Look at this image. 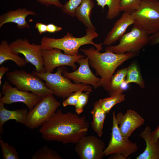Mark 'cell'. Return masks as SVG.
<instances>
[{
  "label": "cell",
  "instance_id": "6da1fadb",
  "mask_svg": "<svg viewBox=\"0 0 159 159\" xmlns=\"http://www.w3.org/2000/svg\"><path fill=\"white\" fill-rule=\"evenodd\" d=\"M89 127L85 116L70 112L64 113L59 110L41 127L39 132L46 141L76 144L87 135Z\"/></svg>",
  "mask_w": 159,
  "mask_h": 159
},
{
  "label": "cell",
  "instance_id": "7a4b0ae2",
  "mask_svg": "<svg viewBox=\"0 0 159 159\" xmlns=\"http://www.w3.org/2000/svg\"><path fill=\"white\" fill-rule=\"evenodd\" d=\"M80 50L88 58L89 64L95 70L96 75L100 77V85L106 91L117 68L136 55L135 53L132 52L123 54H117L109 51L100 53L93 47Z\"/></svg>",
  "mask_w": 159,
  "mask_h": 159
},
{
  "label": "cell",
  "instance_id": "3957f363",
  "mask_svg": "<svg viewBox=\"0 0 159 159\" xmlns=\"http://www.w3.org/2000/svg\"><path fill=\"white\" fill-rule=\"evenodd\" d=\"M86 31V34L81 37H75L69 32L63 37L59 39L43 37L41 41V48L48 50L57 48L63 51L65 54L76 56L81 46L91 44L100 51L102 49V44H97L93 41L94 38L98 37V34L95 31L88 28Z\"/></svg>",
  "mask_w": 159,
  "mask_h": 159
},
{
  "label": "cell",
  "instance_id": "277c9868",
  "mask_svg": "<svg viewBox=\"0 0 159 159\" xmlns=\"http://www.w3.org/2000/svg\"><path fill=\"white\" fill-rule=\"evenodd\" d=\"M134 24L151 35L159 31V1L141 0L139 7L131 14Z\"/></svg>",
  "mask_w": 159,
  "mask_h": 159
},
{
  "label": "cell",
  "instance_id": "5b68a950",
  "mask_svg": "<svg viewBox=\"0 0 159 159\" xmlns=\"http://www.w3.org/2000/svg\"><path fill=\"white\" fill-rule=\"evenodd\" d=\"M7 80L18 90L31 92L41 97L54 92L47 87L42 80L38 76L22 69H15L6 74Z\"/></svg>",
  "mask_w": 159,
  "mask_h": 159
},
{
  "label": "cell",
  "instance_id": "8992f818",
  "mask_svg": "<svg viewBox=\"0 0 159 159\" xmlns=\"http://www.w3.org/2000/svg\"><path fill=\"white\" fill-rule=\"evenodd\" d=\"M65 69V66H62L58 67L55 73L39 72L34 70L32 73L44 81L46 87L53 91L54 95L64 100L85 85L72 83L70 79L63 76L62 73Z\"/></svg>",
  "mask_w": 159,
  "mask_h": 159
},
{
  "label": "cell",
  "instance_id": "52a82bcc",
  "mask_svg": "<svg viewBox=\"0 0 159 159\" xmlns=\"http://www.w3.org/2000/svg\"><path fill=\"white\" fill-rule=\"evenodd\" d=\"M53 95L41 97L33 108L29 111L26 118L27 127L33 129L41 127L55 113L61 104Z\"/></svg>",
  "mask_w": 159,
  "mask_h": 159
},
{
  "label": "cell",
  "instance_id": "ba28073f",
  "mask_svg": "<svg viewBox=\"0 0 159 159\" xmlns=\"http://www.w3.org/2000/svg\"><path fill=\"white\" fill-rule=\"evenodd\" d=\"M148 36L143 30L133 24L131 31L124 34L120 38L118 45L108 46L105 51L117 54L129 52L135 53L148 43Z\"/></svg>",
  "mask_w": 159,
  "mask_h": 159
},
{
  "label": "cell",
  "instance_id": "9c48e42d",
  "mask_svg": "<svg viewBox=\"0 0 159 159\" xmlns=\"http://www.w3.org/2000/svg\"><path fill=\"white\" fill-rule=\"evenodd\" d=\"M112 126L111 138L107 146L104 151L105 156L120 153L127 158L136 152L138 147L135 143L131 142L128 138L123 136L119 129V119L115 111L112 113Z\"/></svg>",
  "mask_w": 159,
  "mask_h": 159
},
{
  "label": "cell",
  "instance_id": "30bf717a",
  "mask_svg": "<svg viewBox=\"0 0 159 159\" xmlns=\"http://www.w3.org/2000/svg\"><path fill=\"white\" fill-rule=\"evenodd\" d=\"M9 45L12 52L18 55L19 53L23 54L26 61L34 66L36 72H44L40 44H31L28 39L24 38L17 39Z\"/></svg>",
  "mask_w": 159,
  "mask_h": 159
},
{
  "label": "cell",
  "instance_id": "8fae6325",
  "mask_svg": "<svg viewBox=\"0 0 159 159\" xmlns=\"http://www.w3.org/2000/svg\"><path fill=\"white\" fill-rule=\"evenodd\" d=\"M75 151L81 159H102L105 143L94 135H86L75 144Z\"/></svg>",
  "mask_w": 159,
  "mask_h": 159
},
{
  "label": "cell",
  "instance_id": "7c38bea8",
  "mask_svg": "<svg viewBox=\"0 0 159 159\" xmlns=\"http://www.w3.org/2000/svg\"><path fill=\"white\" fill-rule=\"evenodd\" d=\"M42 54L43 58L44 71L45 72H52L56 67L62 66L71 67L74 70L77 66L75 64L79 59L85 57L82 55L78 54L76 56H72L63 54L61 50L56 48L48 50L42 49Z\"/></svg>",
  "mask_w": 159,
  "mask_h": 159
},
{
  "label": "cell",
  "instance_id": "4fadbf2b",
  "mask_svg": "<svg viewBox=\"0 0 159 159\" xmlns=\"http://www.w3.org/2000/svg\"><path fill=\"white\" fill-rule=\"evenodd\" d=\"M1 92L3 96L0 97V102L6 104L21 102L26 105L29 111L33 108L41 97L32 92L21 91L15 87H13L7 80L3 84Z\"/></svg>",
  "mask_w": 159,
  "mask_h": 159
},
{
  "label": "cell",
  "instance_id": "5bb4252c",
  "mask_svg": "<svg viewBox=\"0 0 159 159\" xmlns=\"http://www.w3.org/2000/svg\"><path fill=\"white\" fill-rule=\"evenodd\" d=\"M76 63L80 65L77 69L70 72L65 69L62 72L63 75L72 80L75 83L90 85L95 89L100 86L101 79L96 77L90 70L87 57L79 59Z\"/></svg>",
  "mask_w": 159,
  "mask_h": 159
},
{
  "label": "cell",
  "instance_id": "9a60e30c",
  "mask_svg": "<svg viewBox=\"0 0 159 159\" xmlns=\"http://www.w3.org/2000/svg\"><path fill=\"white\" fill-rule=\"evenodd\" d=\"M117 116L119 119L120 124L119 129L121 133L128 138L145 122L144 119L137 112L132 110H127L124 115L119 113Z\"/></svg>",
  "mask_w": 159,
  "mask_h": 159
},
{
  "label": "cell",
  "instance_id": "2e32d148",
  "mask_svg": "<svg viewBox=\"0 0 159 159\" xmlns=\"http://www.w3.org/2000/svg\"><path fill=\"white\" fill-rule=\"evenodd\" d=\"M134 24L131 14L124 12L105 37L102 44L109 45L115 43L123 35L129 26Z\"/></svg>",
  "mask_w": 159,
  "mask_h": 159
},
{
  "label": "cell",
  "instance_id": "e0dca14e",
  "mask_svg": "<svg viewBox=\"0 0 159 159\" xmlns=\"http://www.w3.org/2000/svg\"><path fill=\"white\" fill-rule=\"evenodd\" d=\"M33 11L25 8H19L14 10H10L0 16V28L4 24L8 22L16 24L17 28L23 29L30 27L29 24L26 20V17L29 15H36Z\"/></svg>",
  "mask_w": 159,
  "mask_h": 159
},
{
  "label": "cell",
  "instance_id": "ac0fdd59",
  "mask_svg": "<svg viewBox=\"0 0 159 159\" xmlns=\"http://www.w3.org/2000/svg\"><path fill=\"white\" fill-rule=\"evenodd\" d=\"M151 127L146 126L139 134V137L145 140L146 148L144 151L136 158L137 159H159V139L154 142L152 138Z\"/></svg>",
  "mask_w": 159,
  "mask_h": 159
},
{
  "label": "cell",
  "instance_id": "d6986e66",
  "mask_svg": "<svg viewBox=\"0 0 159 159\" xmlns=\"http://www.w3.org/2000/svg\"><path fill=\"white\" fill-rule=\"evenodd\" d=\"M4 104L0 102V133L4 132L3 126L4 123L10 120H14L26 126V118L29 111L27 108L18 109L10 110L6 109Z\"/></svg>",
  "mask_w": 159,
  "mask_h": 159
},
{
  "label": "cell",
  "instance_id": "ffe728a7",
  "mask_svg": "<svg viewBox=\"0 0 159 159\" xmlns=\"http://www.w3.org/2000/svg\"><path fill=\"white\" fill-rule=\"evenodd\" d=\"M95 4L92 0H82L75 9L74 16L87 28L95 31V28L90 19L92 9Z\"/></svg>",
  "mask_w": 159,
  "mask_h": 159
},
{
  "label": "cell",
  "instance_id": "44dd1931",
  "mask_svg": "<svg viewBox=\"0 0 159 159\" xmlns=\"http://www.w3.org/2000/svg\"><path fill=\"white\" fill-rule=\"evenodd\" d=\"M8 60L14 61L17 66L20 67L24 66L28 63L25 59L12 52L7 41L3 40L0 44V64Z\"/></svg>",
  "mask_w": 159,
  "mask_h": 159
},
{
  "label": "cell",
  "instance_id": "7402d4cb",
  "mask_svg": "<svg viewBox=\"0 0 159 159\" xmlns=\"http://www.w3.org/2000/svg\"><path fill=\"white\" fill-rule=\"evenodd\" d=\"M91 113L92 117V120L91 122L92 128L100 137L103 134L104 122L107 113L102 109L97 101L94 103Z\"/></svg>",
  "mask_w": 159,
  "mask_h": 159
},
{
  "label": "cell",
  "instance_id": "603a6c76",
  "mask_svg": "<svg viewBox=\"0 0 159 159\" xmlns=\"http://www.w3.org/2000/svg\"><path fill=\"white\" fill-rule=\"evenodd\" d=\"M127 71V68H124L119 70L112 76L107 90L110 96L119 92H123L121 86L125 81Z\"/></svg>",
  "mask_w": 159,
  "mask_h": 159
},
{
  "label": "cell",
  "instance_id": "cb8c5ba5",
  "mask_svg": "<svg viewBox=\"0 0 159 159\" xmlns=\"http://www.w3.org/2000/svg\"><path fill=\"white\" fill-rule=\"evenodd\" d=\"M119 92L109 97L100 99L97 102L103 110L108 114L111 108L115 105L125 100V95Z\"/></svg>",
  "mask_w": 159,
  "mask_h": 159
},
{
  "label": "cell",
  "instance_id": "d4e9b609",
  "mask_svg": "<svg viewBox=\"0 0 159 159\" xmlns=\"http://www.w3.org/2000/svg\"><path fill=\"white\" fill-rule=\"evenodd\" d=\"M97 5L101 6L103 10L105 6L107 5L108 10L106 16L109 19H115L120 14V5L121 0H95Z\"/></svg>",
  "mask_w": 159,
  "mask_h": 159
},
{
  "label": "cell",
  "instance_id": "484cf974",
  "mask_svg": "<svg viewBox=\"0 0 159 159\" xmlns=\"http://www.w3.org/2000/svg\"><path fill=\"white\" fill-rule=\"evenodd\" d=\"M127 68L126 78L125 81V84L134 82L138 84L141 87L144 88L145 86L144 82L136 64H131Z\"/></svg>",
  "mask_w": 159,
  "mask_h": 159
},
{
  "label": "cell",
  "instance_id": "4316f807",
  "mask_svg": "<svg viewBox=\"0 0 159 159\" xmlns=\"http://www.w3.org/2000/svg\"><path fill=\"white\" fill-rule=\"evenodd\" d=\"M32 159H62L55 150L44 145L40 148L33 155Z\"/></svg>",
  "mask_w": 159,
  "mask_h": 159
},
{
  "label": "cell",
  "instance_id": "83f0119b",
  "mask_svg": "<svg viewBox=\"0 0 159 159\" xmlns=\"http://www.w3.org/2000/svg\"><path fill=\"white\" fill-rule=\"evenodd\" d=\"M3 159H19L18 152L13 146L9 145L1 139H0Z\"/></svg>",
  "mask_w": 159,
  "mask_h": 159
},
{
  "label": "cell",
  "instance_id": "f1b7e54d",
  "mask_svg": "<svg viewBox=\"0 0 159 159\" xmlns=\"http://www.w3.org/2000/svg\"><path fill=\"white\" fill-rule=\"evenodd\" d=\"M83 91L90 93L92 91V87L89 85H85L81 89L73 93L64 100L62 102L63 106L66 107L69 105L75 106L79 96Z\"/></svg>",
  "mask_w": 159,
  "mask_h": 159
},
{
  "label": "cell",
  "instance_id": "f546056e",
  "mask_svg": "<svg viewBox=\"0 0 159 159\" xmlns=\"http://www.w3.org/2000/svg\"><path fill=\"white\" fill-rule=\"evenodd\" d=\"M141 0H121L120 12L123 11L131 14L139 6Z\"/></svg>",
  "mask_w": 159,
  "mask_h": 159
},
{
  "label": "cell",
  "instance_id": "4dcf8cb0",
  "mask_svg": "<svg viewBox=\"0 0 159 159\" xmlns=\"http://www.w3.org/2000/svg\"><path fill=\"white\" fill-rule=\"evenodd\" d=\"M82 0H69L62 8V11L64 13L74 17L75 9L80 4Z\"/></svg>",
  "mask_w": 159,
  "mask_h": 159
},
{
  "label": "cell",
  "instance_id": "1f68e13d",
  "mask_svg": "<svg viewBox=\"0 0 159 159\" xmlns=\"http://www.w3.org/2000/svg\"><path fill=\"white\" fill-rule=\"evenodd\" d=\"M90 93L82 92L79 96L77 102L75 106V112L78 115L83 111L84 107L87 104L89 100V94Z\"/></svg>",
  "mask_w": 159,
  "mask_h": 159
},
{
  "label": "cell",
  "instance_id": "d6a6232c",
  "mask_svg": "<svg viewBox=\"0 0 159 159\" xmlns=\"http://www.w3.org/2000/svg\"><path fill=\"white\" fill-rule=\"evenodd\" d=\"M40 3L46 6L54 5L55 6L62 9L63 5L59 0H37Z\"/></svg>",
  "mask_w": 159,
  "mask_h": 159
},
{
  "label": "cell",
  "instance_id": "836d02e7",
  "mask_svg": "<svg viewBox=\"0 0 159 159\" xmlns=\"http://www.w3.org/2000/svg\"><path fill=\"white\" fill-rule=\"evenodd\" d=\"M148 43L152 45L159 43V31L149 36Z\"/></svg>",
  "mask_w": 159,
  "mask_h": 159
},
{
  "label": "cell",
  "instance_id": "e575fe53",
  "mask_svg": "<svg viewBox=\"0 0 159 159\" xmlns=\"http://www.w3.org/2000/svg\"><path fill=\"white\" fill-rule=\"evenodd\" d=\"M62 29L60 27L54 24H50L47 25V32L49 33H54L59 32Z\"/></svg>",
  "mask_w": 159,
  "mask_h": 159
},
{
  "label": "cell",
  "instance_id": "d590c367",
  "mask_svg": "<svg viewBox=\"0 0 159 159\" xmlns=\"http://www.w3.org/2000/svg\"><path fill=\"white\" fill-rule=\"evenodd\" d=\"M35 28L37 29L40 34L47 32V25L41 23L37 22Z\"/></svg>",
  "mask_w": 159,
  "mask_h": 159
},
{
  "label": "cell",
  "instance_id": "8d00e7d4",
  "mask_svg": "<svg viewBox=\"0 0 159 159\" xmlns=\"http://www.w3.org/2000/svg\"><path fill=\"white\" fill-rule=\"evenodd\" d=\"M151 135L153 141L157 142L159 138V125L154 131L152 132Z\"/></svg>",
  "mask_w": 159,
  "mask_h": 159
},
{
  "label": "cell",
  "instance_id": "74e56055",
  "mask_svg": "<svg viewBox=\"0 0 159 159\" xmlns=\"http://www.w3.org/2000/svg\"><path fill=\"white\" fill-rule=\"evenodd\" d=\"M9 70V68L2 65L0 67V85L2 84L1 80L4 75Z\"/></svg>",
  "mask_w": 159,
  "mask_h": 159
},
{
  "label": "cell",
  "instance_id": "f35d334b",
  "mask_svg": "<svg viewBox=\"0 0 159 159\" xmlns=\"http://www.w3.org/2000/svg\"><path fill=\"white\" fill-rule=\"evenodd\" d=\"M127 158L120 153L112 154L108 158L109 159H126Z\"/></svg>",
  "mask_w": 159,
  "mask_h": 159
}]
</instances>
